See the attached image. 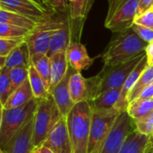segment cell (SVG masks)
Listing matches in <instances>:
<instances>
[{
  "label": "cell",
  "instance_id": "7",
  "mask_svg": "<svg viewBox=\"0 0 153 153\" xmlns=\"http://www.w3.org/2000/svg\"><path fill=\"white\" fill-rule=\"evenodd\" d=\"M146 53L132 59L125 63H121L114 65H104L102 70L95 76L99 93H102L108 90L122 88L126 79L134 69V67L139 64L142 58L144 56Z\"/></svg>",
  "mask_w": 153,
  "mask_h": 153
},
{
  "label": "cell",
  "instance_id": "29",
  "mask_svg": "<svg viewBox=\"0 0 153 153\" xmlns=\"http://www.w3.org/2000/svg\"><path fill=\"white\" fill-rule=\"evenodd\" d=\"M13 90L10 79V69L4 67L0 69V101L1 107H4Z\"/></svg>",
  "mask_w": 153,
  "mask_h": 153
},
{
  "label": "cell",
  "instance_id": "12",
  "mask_svg": "<svg viewBox=\"0 0 153 153\" xmlns=\"http://www.w3.org/2000/svg\"><path fill=\"white\" fill-rule=\"evenodd\" d=\"M43 144L51 149L54 153H73L66 117H62Z\"/></svg>",
  "mask_w": 153,
  "mask_h": 153
},
{
  "label": "cell",
  "instance_id": "44",
  "mask_svg": "<svg viewBox=\"0 0 153 153\" xmlns=\"http://www.w3.org/2000/svg\"><path fill=\"white\" fill-rule=\"evenodd\" d=\"M150 139H151V144H152L151 149H152L153 148V132L152 133V134L150 135Z\"/></svg>",
  "mask_w": 153,
  "mask_h": 153
},
{
  "label": "cell",
  "instance_id": "16",
  "mask_svg": "<svg viewBox=\"0 0 153 153\" xmlns=\"http://www.w3.org/2000/svg\"><path fill=\"white\" fill-rule=\"evenodd\" d=\"M66 57L69 65L78 72L88 69L93 63V59L88 55L86 48L80 41H72L66 50Z\"/></svg>",
  "mask_w": 153,
  "mask_h": 153
},
{
  "label": "cell",
  "instance_id": "47",
  "mask_svg": "<svg viewBox=\"0 0 153 153\" xmlns=\"http://www.w3.org/2000/svg\"><path fill=\"white\" fill-rule=\"evenodd\" d=\"M32 153H39V152H38V150H37V149L35 148V149H34V151H33V152H32Z\"/></svg>",
  "mask_w": 153,
  "mask_h": 153
},
{
  "label": "cell",
  "instance_id": "4",
  "mask_svg": "<svg viewBox=\"0 0 153 153\" xmlns=\"http://www.w3.org/2000/svg\"><path fill=\"white\" fill-rule=\"evenodd\" d=\"M62 117L52 95L45 100H38V105L33 117L32 143L34 148H38L43 144Z\"/></svg>",
  "mask_w": 153,
  "mask_h": 153
},
{
  "label": "cell",
  "instance_id": "11",
  "mask_svg": "<svg viewBox=\"0 0 153 153\" xmlns=\"http://www.w3.org/2000/svg\"><path fill=\"white\" fill-rule=\"evenodd\" d=\"M94 0H69V18L72 27V41H78L82 26L93 5Z\"/></svg>",
  "mask_w": 153,
  "mask_h": 153
},
{
  "label": "cell",
  "instance_id": "21",
  "mask_svg": "<svg viewBox=\"0 0 153 153\" xmlns=\"http://www.w3.org/2000/svg\"><path fill=\"white\" fill-rule=\"evenodd\" d=\"M69 90L72 100L74 104L81 101H88V91L86 79L82 77L81 72L73 70L69 81Z\"/></svg>",
  "mask_w": 153,
  "mask_h": 153
},
{
  "label": "cell",
  "instance_id": "26",
  "mask_svg": "<svg viewBox=\"0 0 153 153\" xmlns=\"http://www.w3.org/2000/svg\"><path fill=\"white\" fill-rule=\"evenodd\" d=\"M30 65L35 67V69L43 78L50 92L51 78H50L49 56L45 54H34L30 56Z\"/></svg>",
  "mask_w": 153,
  "mask_h": 153
},
{
  "label": "cell",
  "instance_id": "48",
  "mask_svg": "<svg viewBox=\"0 0 153 153\" xmlns=\"http://www.w3.org/2000/svg\"><path fill=\"white\" fill-rule=\"evenodd\" d=\"M0 153H5V152H3V151H1V152H0Z\"/></svg>",
  "mask_w": 153,
  "mask_h": 153
},
{
  "label": "cell",
  "instance_id": "38",
  "mask_svg": "<svg viewBox=\"0 0 153 153\" xmlns=\"http://www.w3.org/2000/svg\"><path fill=\"white\" fill-rule=\"evenodd\" d=\"M153 98V82L143 91L138 99H151Z\"/></svg>",
  "mask_w": 153,
  "mask_h": 153
},
{
  "label": "cell",
  "instance_id": "10",
  "mask_svg": "<svg viewBox=\"0 0 153 153\" xmlns=\"http://www.w3.org/2000/svg\"><path fill=\"white\" fill-rule=\"evenodd\" d=\"M0 9L24 15L37 23L56 13L48 12L30 0H0Z\"/></svg>",
  "mask_w": 153,
  "mask_h": 153
},
{
  "label": "cell",
  "instance_id": "33",
  "mask_svg": "<svg viewBox=\"0 0 153 153\" xmlns=\"http://www.w3.org/2000/svg\"><path fill=\"white\" fill-rule=\"evenodd\" d=\"M134 125L135 128L141 134L151 135L153 132V111L145 117L135 119Z\"/></svg>",
  "mask_w": 153,
  "mask_h": 153
},
{
  "label": "cell",
  "instance_id": "5",
  "mask_svg": "<svg viewBox=\"0 0 153 153\" xmlns=\"http://www.w3.org/2000/svg\"><path fill=\"white\" fill-rule=\"evenodd\" d=\"M38 100L33 99L26 105L6 109L1 108L0 147L1 150L10 142L14 134L33 117L37 108Z\"/></svg>",
  "mask_w": 153,
  "mask_h": 153
},
{
  "label": "cell",
  "instance_id": "27",
  "mask_svg": "<svg viewBox=\"0 0 153 153\" xmlns=\"http://www.w3.org/2000/svg\"><path fill=\"white\" fill-rule=\"evenodd\" d=\"M126 111L134 120L147 116L153 111V98L136 99L129 103Z\"/></svg>",
  "mask_w": 153,
  "mask_h": 153
},
{
  "label": "cell",
  "instance_id": "37",
  "mask_svg": "<svg viewBox=\"0 0 153 153\" xmlns=\"http://www.w3.org/2000/svg\"><path fill=\"white\" fill-rule=\"evenodd\" d=\"M153 7V0H140L137 15L142 14L143 13L152 9Z\"/></svg>",
  "mask_w": 153,
  "mask_h": 153
},
{
  "label": "cell",
  "instance_id": "40",
  "mask_svg": "<svg viewBox=\"0 0 153 153\" xmlns=\"http://www.w3.org/2000/svg\"><path fill=\"white\" fill-rule=\"evenodd\" d=\"M146 55L149 65H153V43L148 45L146 48Z\"/></svg>",
  "mask_w": 153,
  "mask_h": 153
},
{
  "label": "cell",
  "instance_id": "41",
  "mask_svg": "<svg viewBox=\"0 0 153 153\" xmlns=\"http://www.w3.org/2000/svg\"><path fill=\"white\" fill-rule=\"evenodd\" d=\"M36 149L38 150V152L39 153H54L51 149H49L48 147L45 146L44 144L40 145L39 147H38V148H36Z\"/></svg>",
  "mask_w": 153,
  "mask_h": 153
},
{
  "label": "cell",
  "instance_id": "35",
  "mask_svg": "<svg viewBox=\"0 0 153 153\" xmlns=\"http://www.w3.org/2000/svg\"><path fill=\"white\" fill-rule=\"evenodd\" d=\"M136 24L147 27L153 30V9H150L144 13H143L142 14L136 15L135 19H134V22Z\"/></svg>",
  "mask_w": 153,
  "mask_h": 153
},
{
  "label": "cell",
  "instance_id": "49",
  "mask_svg": "<svg viewBox=\"0 0 153 153\" xmlns=\"http://www.w3.org/2000/svg\"><path fill=\"white\" fill-rule=\"evenodd\" d=\"M152 9H153V7H152Z\"/></svg>",
  "mask_w": 153,
  "mask_h": 153
},
{
  "label": "cell",
  "instance_id": "1",
  "mask_svg": "<svg viewBox=\"0 0 153 153\" xmlns=\"http://www.w3.org/2000/svg\"><path fill=\"white\" fill-rule=\"evenodd\" d=\"M148 45L129 28L112 38L101 56L107 65H118L146 53Z\"/></svg>",
  "mask_w": 153,
  "mask_h": 153
},
{
  "label": "cell",
  "instance_id": "22",
  "mask_svg": "<svg viewBox=\"0 0 153 153\" xmlns=\"http://www.w3.org/2000/svg\"><path fill=\"white\" fill-rule=\"evenodd\" d=\"M6 67L9 69L14 67H25L30 66V54L27 43L24 41L18 48H16L6 59Z\"/></svg>",
  "mask_w": 153,
  "mask_h": 153
},
{
  "label": "cell",
  "instance_id": "36",
  "mask_svg": "<svg viewBox=\"0 0 153 153\" xmlns=\"http://www.w3.org/2000/svg\"><path fill=\"white\" fill-rule=\"evenodd\" d=\"M50 9L56 13H67L69 11V0H47Z\"/></svg>",
  "mask_w": 153,
  "mask_h": 153
},
{
  "label": "cell",
  "instance_id": "15",
  "mask_svg": "<svg viewBox=\"0 0 153 153\" xmlns=\"http://www.w3.org/2000/svg\"><path fill=\"white\" fill-rule=\"evenodd\" d=\"M74 68L69 66L67 73L65 74V77L61 80V82L53 89L51 95L53 96L61 114L63 117H66L69 112L72 110L74 106L75 105L72 100L70 90H69V81L70 76L72 74Z\"/></svg>",
  "mask_w": 153,
  "mask_h": 153
},
{
  "label": "cell",
  "instance_id": "24",
  "mask_svg": "<svg viewBox=\"0 0 153 153\" xmlns=\"http://www.w3.org/2000/svg\"><path fill=\"white\" fill-rule=\"evenodd\" d=\"M29 80L34 98L36 100H45L51 95L45 81L35 69V67L31 65L29 68Z\"/></svg>",
  "mask_w": 153,
  "mask_h": 153
},
{
  "label": "cell",
  "instance_id": "23",
  "mask_svg": "<svg viewBox=\"0 0 153 153\" xmlns=\"http://www.w3.org/2000/svg\"><path fill=\"white\" fill-rule=\"evenodd\" d=\"M121 89H112L108 90L107 91H104L100 93L98 97H96L94 100L90 101V105L92 109H108L115 107L117 104L120 93Z\"/></svg>",
  "mask_w": 153,
  "mask_h": 153
},
{
  "label": "cell",
  "instance_id": "19",
  "mask_svg": "<svg viewBox=\"0 0 153 153\" xmlns=\"http://www.w3.org/2000/svg\"><path fill=\"white\" fill-rule=\"evenodd\" d=\"M72 42V27L70 20L58 30H56L49 44V51L48 56L56 52H66L70 43Z\"/></svg>",
  "mask_w": 153,
  "mask_h": 153
},
{
  "label": "cell",
  "instance_id": "2",
  "mask_svg": "<svg viewBox=\"0 0 153 153\" xmlns=\"http://www.w3.org/2000/svg\"><path fill=\"white\" fill-rule=\"evenodd\" d=\"M92 108L89 101L76 103L66 117L73 153H88Z\"/></svg>",
  "mask_w": 153,
  "mask_h": 153
},
{
  "label": "cell",
  "instance_id": "9",
  "mask_svg": "<svg viewBox=\"0 0 153 153\" xmlns=\"http://www.w3.org/2000/svg\"><path fill=\"white\" fill-rule=\"evenodd\" d=\"M135 129L134 121L128 112H122L103 142L100 153H119L128 135Z\"/></svg>",
  "mask_w": 153,
  "mask_h": 153
},
{
  "label": "cell",
  "instance_id": "39",
  "mask_svg": "<svg viewBox=\"0 0 153 153\" xmlns=\"http://www.w3.org/2000/svg\"><path fill=\"white\" fill-rule=\"evenodd\" d=\"M30 1H32L33 3H35L36 4H38V5L40 6L41 8L47 10L48 12L56 13V12H54V11H52V10L50 9V7H49L48 4V2H47V0H30Z\"/></svg>",
  "mask_w": 153,
  "mask_h": 153
},
{
  "label": "cell",
  "instance_id": "14",
  "mask_svg": "<svg viewBox=\"0 0 153 153\" xmlns=\"http://www.w3.org/2000/svg\"><path fill=\"white\" fill-rule=\"evenodd\" d=\"M148 66H149V63H148V59H147V55L145 54L144 56L142 58V60L139 62V64L132 71V73L130 74L128 78L126 79L124 85L122 86L120 97H119L117 104L114 107L116 109H117L121 113L127 110V108L129 105V102L127 100L128 95L131 92V91L134 89V85L136 84L137 81L139 80V78L141 77L143 73L145 71V69Z\"/></svg>",
  "mask_w": 153,
  "mask_h": 153
},
{
  "label": "cell",
  "instance_id": "8",
  "mask_svg": "<svg viewBox=\"0 0 153 153\" xmlns=\"http://www.w3.org/2000/svg\"><path fill=\"white\" fill-rule=\"evenodd\" d=\"M120 114L121 112L115 108L108 109H92L88 153L92 152L98 145L105 141Z\"/></svg>",
  "mask_w": 153,
  "mask_h": 153
},
{
  "label": "cell",
  "instance_id": "20",
  "mask_svg": "<svg viewBox=\"0 0 153 153\" xmlns=\"http://www.w3.org/2000/svg\"><path fill=\"white\" fill-rule=\"evenodd\" d=\"M33 99L35 98L32 92L30 80L28 78L22 85H20L17 89H15L13 91V93L7 100L4 106L1 108H6V109L20 108V107L26 105Z\"/></svg>",
  "mask_w": 153,
  "mask_h": 153
},
{
  "label": "cell",
  "instance_id": "45",
  "mask_svg": "<svg viewBox=\"0 0 153 153\" xmlns=\"http://www.w3.org/2000/svg\"><path fill=\"white\" fill-rule=\"evenodd\" d=\"M147 153H153V148L152 149H151V147H150V149H149V151L147 152Z\"/></svg>",
  "mask_w": 153,
  "mask_h": 153
},
{
  "label": "cell",
  "instance_id": "28",
  "mask_svg": "<svg viewBox=\"0 0 153 153\" xmlns=\"http://www.w3.org/2000/svg\"><path fill=\"white\" fill-rule=\"evenodd\" d=\"M153 82V65H149L145 71L143 73L139 80L137 81L136 84L134 85V89L128 95V102L131 103L132 101L135 100L139 98L140 94L143 92L144 89H146L149 85Z\"/></svg>",
  "mask_w": 153,
  "mask_h": 153
},
{
  "label": "cell",
  "instance_id": "18",
  "mask_svg": "<svg viewBox=\"0 0 153 153\" xmlns=\"http://www.w3.org/2000/svg\"><path fill=\"white\" fill-rule=\"evenodd\" d=\"M150 147V135L141 134L135 129L128 135L119 153H147Z\"/></svg>",
  "mask_w": 153,
  "mask_h": 153
},
{
  "label": "cell",
  "instance_id": "3",
  "mask_svg": "<svg viewBox=\"0 0 153 153\" xmlns=\"http://www.w3.org/2000/svg\"><path fill=\"white\" fill-rule=\"evenodd\" d=\"M69 20V13H56L51 17L39 22L25 39L30 56L34 54L48 55L53 34Z\"/></svg>",
  "mask_w": 153,
  "mask_h": 153
},
{
  "label": "cell",
  "instance_id": "42",
  "mask_svg": "<svg viewBox=\"0 0 153 153\" xmlns=\"http://www.w3.org/2000/svg\"><path fill=\"white\" fill-rule=\"evenodd\" d=\"M6 59L7 57L6 56H0V69L5 67V65H6Z\"/></svg>",
  "mask_w": 153,
  "mask_h": 153
},
{
  "label": "cell",
  "instance_id": "43",
  "mask_svg": "<svg viewBox=\"0 0 153 153\" xmlns=\"http://www.w3.org/2000/svg\"><path fill=\"white\" fill-rule=\"evenodd\" d=\"M102 143H101L100 145H98V147H96L91 153H100V152H101V147H102Z\"/></svg>",
  "mask_w": 153,
  "mask_h": 153
},
{
  "label": "cell",
  "instance_id": "32",
  "mask_svg": "<svg viewBox=\"0 0 153 153\" xmlns=\"http://www.w3.org/2000/svg\"><path fill=\"white\" fill-rule=\"evenodd\" d=\"M29 78V68L14 67L10 69V79L13 90L14 91Z\"/></svg>",
  "mask_w": 153,
  "mask_h": 153
},
{
  "label": "cell",
  "instance_id": "46",
  "mask_svg": "<svg viewBox=\"0 0 153 153\" xmlns=\"http://www.w3.org/2000/svg\"><path fill=\"white\" fill-rule=\"evenodd\" d=\"M113 2H114V0H108V6H109Z\"/></svg>",
  "mask_w": 153,
  "mask_h": 153
},
{
  "label": "cell",
  "instance_id": "6",
  "mask_svg": "<svg viewBox=\"0 0 153 153\" xmlns=\"http://www.w3.org/2000/svg\"><path fill=\"white\" fill-rule=\"evenodd\" d=\"M140 0H114L108 6L105 26L114 33L122 32L134 22Z\"/></svg>",
  "mask_w": 153,
  "mask_h": 153
},
{
  "label": "cell",
  "instance_id": "34",
  "mask_svg": "<svg viewBox=\"0 0 153 153\" xmlns=\"http://www.w3.org/2000/svg\"><path fill=\"white\" fill-rule=\"evenodd\" d=\"M133 29V30L143 39L144 40L146 43L148 44H152L153 43V30L134 23L131 27Z\"/></svg>",
  "mask_w": 153,
  "mask_h": 153
},
{
  "label": "cell",
  "instance_id": "31",
  "mask_svg": "<svg viewBox=\"0 0 153 153\" xmlns=\"http://www.w3.org/2000/svg\"><path fill=\"white\" fill-rule=\"evenodd\" d=\"M26 38H0V56H8L16 48L25 41Z\"/></svg>",
  "mask_w": 153,
  "mask_h": 153
},
{
  "label": "cell",
  "instance_id": "25",
  "mask_svg": "<svg viewBox=\"0 0 153 153\" xmlns=\"http://www.w3.org/2000/svg\"><path fill=\"white\" fill-rule=\"evenodd\" d=\"M0 22L24 28L30 31L38 24L37 22H35L34 21H32L31 19L24 15L9 12V11H5V10H1V9H0Z\"/></svg>",
  "mask_w": 153,
  "mask_h": 153
},
{
  "label": "cell",
  "instance_id": "30",
  "mask_svg": "<svg viewBox=\"0 0 153 153\" xmlns=\"http://www.w3.org/2000/svg\"><path fill=\"white\" fill-rule=\"evenodd\" d=\"M30 32L27 29L0 22V38H26Z\"/></svg>",
  "mask_w": 153,
  "mask_h": 153
},
{
  "label": "cell",
  "instance_id": "17",
  "mask_svg": "<svg viewBox=\"0 0 153 153\" xmlns=\"http://www.w3.org/2000/svg\"><path fill=\"white\" fill-rule=\"evenodd\" d=\"M49 56L50 61V93L53 89L61 82L69 69V63L66 57V52H56L51 54Z\"/></svg>",
  "mask_w": 153,
  "mask_h": 153
},
{
  "label": "cell",
  "instance_id": "13",
  "mask_svg": "<svg viewBox=\"0 0 153 153\" xmlns=\"http://www.w3.org/2000/svg\"><path fill=\"white\" fill-rule=\"evenodd\" d=\"M33 137V118L21 128L10 142L1 151L5 153H32L34 146Z\"/></svg>",
  "mask_w": 153,
  "mask_h": 153
}]
</instances>
